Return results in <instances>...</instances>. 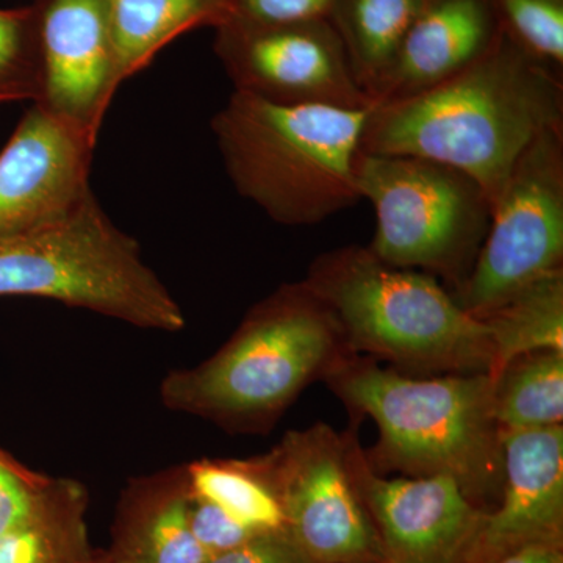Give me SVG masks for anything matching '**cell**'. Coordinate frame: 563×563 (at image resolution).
<instances>
[{"mask_svg":"<svg viewBox=\"0 0 563 563\" xmlns=\"http://www.w3.org/2000/svg\"><path fill=\"white\" fill-rule=\"evenodd\" d=\"M563 125V76L506 33L484 57L431 90L373 107L365 154L410 155L473 177L490 202L537 136Z\"/></svg>","mask_w":563,"mask_h":563,"instance_id":"cell-1","label":"cell"},{"mask_svg":"<svg viewBox=\"0 0 563 563\" xmlns=\"http://www.w3.org/2000/svg\"><path fill=\"white\" fill-rule=\"evenodd\" d=\"M351 354L329 307L302 280L284 284L252 306L209 358L166 374L158 393L173 412L229 432H266Z\"/></svg>","mask_w":563,"mask_h":563,"instance_id":"cell-2","label":"cell"},{"mask_svg":"<svg viewBox=\"0 0 563 563\" xmlns=\"http://www.w3.org/2000/svg\"><path fill=\"white\" fill-rule=\"evenodd\" d=\"M325 380L350 409L376 422L374 455L385 468L451 477L476 506L501 492V429L493 415L490 374L413 379L351 354Z\"/></svg>","mask_w":563,"mask_h":563,"instance_id":"cell-3","label":"cell"},{"mask_svg":"<svg viewBox=\"0 0 563 563\" xmlns=\"http://www.w3.org/2000/svg\"><path fill=\"white\" fill-rule=\"evenodd\" d=\"M368 111L277 106L233 91L211 131L242 198L282 225H314L362 201L355 162Z\"/></svg>","mask_w":563,"mask_h":563,"instance_id":"cell-4","label":"cell"},{"mask_svg":"<svg viewBox=\"0 0 563 563\" xmlns=\"http://www.w3.org/2000/svg\"><path fill=\"white\" fill-rule=\"evenodd\" d=\"M302 282L336 318L352 354L420 372H492L487 325L431 274L395 268L354 244L321 254Z\"/></svg>","mask_w":563,"mask_h":563,"instance_id":"cell-5","label":"cell"},{"mask_svg":"<svg viewBox=\"0 0 563 563\" xmlns=\"http://www.w3.org/2000/svg\"><path fill=\"white\" fill-rule=\"evenodd\" d=\"M29 296L176 333L180 303L96 196L46 228L0 240V298Z\"/></svg>","mask_w":563,"mask_h":563,"instance_id":"cell-6","label":"cell"},{"mask_svg":"<svg viewBox=\"0 0 563 563\" xmlns=\"http://www.w3.org/2000/svg\"><path fill=\"white\" fill-rule=\"evenodd\" d=\"M355 179L376 213L369 251L395 268L443 276L457 290L490 225L484 188L443 163L365 152L355 162Z\"/></svg>","mask_w":563,"mask_h":563,"instance_id":"cell-7","label":"cell"},{"mask_svg":"<svg viewBox=\"0 0 563 563\" xmlns=\"http://www.w3.org/2000/svg\"><path fill=\"white\" fill-rule=\"evenodd\" d=\"M563 269V125L517 158L492 203L490 225L472 272L453 292L483 318L532 282Z\"/></svg>","mask_w":563,"mask_h":563,"instance_id":"cell-8","label":"cell"},{"mask_svg":"<svg viewBox=\"0 0 563 563\" xmlns=\"http://www.w3.org/2000/svg\"><path fill=\"white\" fill-rule=\"evenodd\" d=\"M352 442L318 422L254 457L280 504L285 532L312 563H384L355 483Z\"/></svg>","mask_w":563,"mask_h":563,"instance_id":"cell-9","label":"cell"},{"mask_svg":"<svg viewBox=\"0 0 563 563\" xmlns=\"http://www.w3.org/2000/svg\"><path fill=\"white\" fill-rule=\"evenodd\" d=\"M213 51L233 91L277 106L373 109L328 20L220 25Z\"/></svg>","mask_w":563,"mask_h":563,"instance_id":"cell-10","label":"cell"},{"mask_svg":"<svg viewBox=\"0 0 563 563\" xmlns=\"http://www.w3.org/2000/svg\"><path fill=\"white\" fill-rule=\"evenodd\" d=\"M98 139L32 103L0 152V240L46 228L90 199Z\"/></svg>","mask_w":563,"mask_h":563,"instance_id":"cell-11","label":"cell"},{"mask_svg":"<svg viewBox=\"0 0 563 563\" xmlns=\"http://www.w3.org/2000/svg\"><path fill=\"white\" fill-rule=\"evenodd\" d=\"M355 483L384 563H468L485 514L448 476L383 477L352 442Z\"/></svg>","mask_w":563,"mask_h":563,"instance_id":"cell-12","label":"cell"},{"mask_svg":"<svg viewBox=\"0 0 563 563\" xmlns=\"http://www.w3.org/2000/svg\"><path fill=\"white\" fill-rule=\"evenodd\" d=\"M38 16V106L98 139L124 84L106 0H33Z\"/></svg>","mask_w":563,"mask_h":563,"instance_id":"cell-13","label":"cell"},{"mask_svg":"<svg viewBox=\"0 0 563 563\" xmlns=\"http://www.w3.org/2000/svg\"><path fill=\"white\" fill-rule=\"evenodd\" d=\"M503 499L485 514L468 563H492L528 544H562L563 426L503 431Z\"/></svg>","mask_w":563,"mask_h":563,"instance_id":"cell-14","label":"cell"},{"mask_svg":"<svg viewBox=\"0 0 563 563\" xmlns=\"http://www.w3.org/2000/svg\"><path fill=\"white\" fill-rule=\"evenodd\" d=\"M503 29L490 0H426L374 106L413 98L484 57Z\"/></svg>","mask_w":563,"mask_h":563,"instance_id":"cell-15","label":"cell"},{"mask_svg":"<svg viewBox=\"0 0 563 563\" xmlns=\"http://www.w3.org/2000/svg\"><path fill=\"white\" fill-rule=\"evenodd\" d=\"M187 465L131 477L122 488L102 563H206L188 523Z\"/></svg>","mask_w":563,"mask_h":563,"instance_id":"cell-16","label":"cell"},{"mask_svg":"<svg viewBox=\"0 0 563 563\" xmlns=\"http://www.w3.org/2000/svg\"><path fill=\"white\" fill-rule=\"evenodd\" d=\"M87 487L74 477L52 476L33 512L0 533V563H91L98 551L88 537Z\"/></svg>","mask_w":563,"mask_h":563,"instance_id":"cell-17","label":"cell"},{"mask_svg":"<svg viewBox=\"0 0 563 563\" xmlns=\"http://www.w3.org/2000/svg\"><path fill=\"white\" fill-rule=\"evenodd\" d=\"M122 80L151 65L163 47L195 29H217L231 0H106Z\"/></svg>","mask_w":563,"mask_h":563,"instance_id":"cell-18","label":"cell"},{"mask_svg":"<svg viewBox=\"0 0 563 563\" xmlns=\"http://www.w3.org/2000/svg\"><path fill=\"white\" fill-rule=\"evenodd\" d=\"M426 0H335L329 22L373 101Z\"/></svg>","mask_w":563,"mask_h":563,"instance_id":"cell-19","label":"cell"},{"mask_svg":"<svg viewBox=\"0 0 563 563\" xmlns=\"http://www.w3.org/2000/svg\"><path fill=\"white\" fill-rule=\"evenodd\" d=\"M493 344V380L515 358L563 352V269L532 282L481 318Z\"/></svg>","mask_w":563,"mask_h":563,"instance_id":"cell-20","label":"cell"},{"mask_svg":"<svg viewBox=\"0 0 563 563\" xmlns=\"http://www.w3.org/2000/svg\"><path fill=\"white\" fill-rule=\"evenodd\" d=\"M493 383V415L503 431L562 424L563 352L540 351L515 358Z\"/></svg>","mask_w":563,"mask_h":563,"instance_id":"cell-21","label":"cell"},{"mask_svg":"<svg viewBox=\"0 0 563 563\" xmlns=\"http://www.w3.org/2000/svg\"><path fill=\"white\" fill-rule=\"evenodd\" d=\"M191 492L255 532L284 529L280 504L254 459H201L187 463Z\"/></svg>","mask_w":563,"mask_h":563,"instance_id":"cell-22","label":"cell"},{"mask_svg":"<svg viewBox=\"0 0 563 563\" xmlns=\"http://www.w3.org/2000/svg\"><path fill=\"white\" fill-rule=\"evenodd\" d=\"M41 55L35 5L0 9V103L38 101Z\"/></svg>","mask_w":563,"mask_h":563,"instance_id":"cell-23","label":"cell"},{"mask_svg":"<svg viewBox=\"0 0 563 563\" xmlns=\"http://www.w3.org/2000/svg\"><path fill=\"white\" fill-rule=\"evenodd\" d=\"M503 32L563 76V0H490Z\"/></svg>","mask_w":563,"mask_h":563,"instance_id":"cell-24","label":"cell"},{"mask_svg":"<svg viewBox=\"0 0 563 563\" xmlns=\"http://www.w3.org/2000/svg\"><path fill=\"white\" fill-rule=\"evenodd\" d=\"M51 481L52 476L29 468L0 448V533L33 512Z\"/></svg>","mask_w":563,"mask_h":563,"instance_id":"cell-25","label":"cell"},{"mask_svg":"<svg viewBox=\"0 0 563 563\" xmlns=\"http://www.w3.org/2000/svg\"><path fill=\"white\" fill-rule=\"evenodd\" d=\"M188 523L192 537L209 559L235 550L258 533H263L244 528L220 507L199 498L192 492L188 506Z\"/></svg>","mask_w":563,"mask_h":563,"instance_id":"cell-26","label":"cell"},{"mask_svg":"<svg viewBox=\"0 0 563 563\" xmlns=\"http://www.w3.org/2000/svg\"><path fill=\"white\" fill-rule=\"evenodd\" d=\"M333 2L335 0H231L228 14L221 25H268L301 21H329Z\"/></svg>","mask_w":563,"mask_h":563,"instance_id":"cell-27","label":"cell"},{"mask_svg":"<svg viewBox=\"0 0 563 563\" xmlns=\"http://www.w3.org/2000/svg\"><path fill=\"white\" fill-rule=\"evenodd\" d=\"M206 563H312L307 555L296 547L290 536L280 531L263 532L251 539L250 542L214 555Z\"/></svg>","mask_w":563,"mask_h":563,"instance_id":"cell-28","label":"cell"},{"mask_svg":"<svg viewBox=\"0 0 563 563\" xmlns=\"http://www.w3.org/2000/svg\"><path fill=\"white\" fill-rule=\"evenodd\" d=\"M492 563H563L562 544H528Z\"/></svg>","mask_w":563,"mask_h":563,"instance_id":"cell-29","label":"cell"},{"mask_svg":"<svg viewBox=\"0 0 563 563\" xmlns=\"http://www.w3.org/2000/svg\"><path fill=\"white\" fill-rule=\"evenodd\" d=\"M91 563H102L101 555H99V553H96L95 561H92Z\"/></svg>","mask_w":563,"mask_h":563,"instance_id":"cell-30","label":"cell"}]
</instances>
